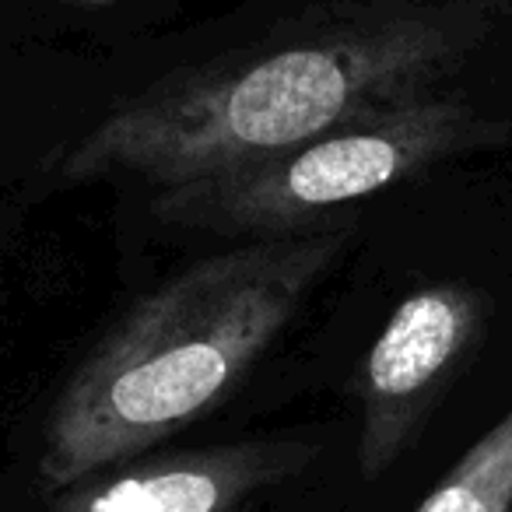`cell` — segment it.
<instances>
[{
	"mask_svg": "<svg viewBox=\"0 0 512 512\" xmlns=\"http://www.w3.org/2000/svg\"><path fill=\"white\" fill-rule=\"evenodd\" d=\"M505 11L509 0H379L330 15L120 102L60 148L53 176L165 190L278 155L355 116L439 92Z\"/></svg>",
	"mask_w": 512,
	"mask_h": 512,
	"instance_id": "1",
	"label": "cell"
},
{
	"mask_svg": "<svg viewBox=\"0 0 512 512\" xmlns=\"http://www.w3.org/2000/svg\"><path fill=\"white\" fill-rule=\"evenodd\" d=\"M348 228L253 239L137 299L71 372L43 428L53 491L151 453L225 404L337 264Z\"/></svg>",
	"mask_w": 512,
	"mask_h": 512,
	"instance_id": "2",
	"label": "cell"
},
{
	"mask_svg": "<svg viewBox=\"0 0 512 512\" xmlns=\"http://www.w3.org/2000/svg\"><path fill=\"white\" fill-rule=\"evenodd\" d=\"M502 137V123L439 88L355 116L278 155L155 190L151 214L246 242L316 232L344 207Z\"/></svg>",
	"mask_w": 512,
	"mask_h": 512,
	"instance_id": "3",
	"label": "cell"
},
{
	"mask_svg": "<svg viewBox=\"0 0 512 512\" xmlns=\"http://www.w3.org/2000/svg\"><path fill=\"white\" fill-rule=\"evenodd\" d=\"M488 320L484 292L460 281L407 295L365 358L358 400V467L365 481L383 477L425 428L446 386L474 351Z\"/></svg>",
	"mask_w": 512,
	"mask_h": 512,
	"instance_id": "4",
	"label": "cell"
},
{
	"mask_svg": "<svg viewBox=\"0 0 512 512\" xmlns=\"http://www.w3.org/2000/svg\"><path fill=\"white\" fill-rule=\"evenodd\" d=\"M320 456L309 439H242L134 456L60 488L46 512H246Z\"/></svg>",
	"mask_w": 512,
	"mask_h": 512,
	"instance_id": "5",
	"label": "cell"
},
{
	"mask_svg": "<svg viewBox=\"0 0 512 512\" xmlns=\"http://www.w3.org/2000/svg\"><path fill=\"white\" fill-rule=\"evenodd\" d=\"M414 512H512V407Z\"/></svg>",
	"mask_w": 512,
	"mask_h": 512,
	"instance_id": "6",
	"label": "cell"
},
{
	"mask_svg": "<svg viewBox=\"0 0 512 512\" xmlns=\"http://www.w3.org/2000/svg\"><path fill=\"white\" fill-rule=\"evenodd\" d=\"M67 4H88V8H106V4H116V0H67Z\"/></svg>",
	"mask_w": 512,
	"mask_h": 512,
	"instance_id": "7",
	"label": "cell"
}]
</instances>
